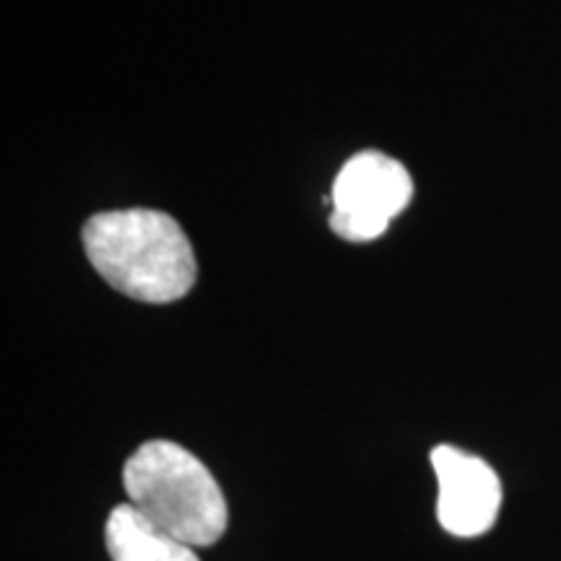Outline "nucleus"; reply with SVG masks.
Returning <instances> with one entry per match:
<instances>
[{"instance_id":"20e7f679","label":"nucleus","mask_w":561,"mask_h":561,"mask_svg":"<svg viewBox=\"0 0 561 561\" xmlns=\"http://www.w3.org/2000/svg\"><path fill=\"white\" fill-rule=\"evenodd\" d=\"M437 476V520L458 538H476L494 528L502 507V481L479 455L437 445L432 450Z\"/></svg>"},{"instance_id":"39448f33","label":"nucleus","mask_w":561,"mask_h":561,"mask_svg":"<svg viewBox=\"0 0 561 561\" xmlns=\"http://www.w3.org/2000/svg\"><path fill=\"white\" fill-rule=\"evenodd\" d=\"M104 543L112 561H201L193 546L153 528L130 502L110 512Z\"/></svg>"},{"instance_id":"f257e3e1","label":"nucleus","mask_w":561,"mask_h":561,"mask_svg":"<svg viewBox=\"0 0 561 561\" xmlns=\"http://www.w3.org/2000/svg\"><path fill=\"white\" fill-rule=\"evenodd\" d=\"M81 240L94 271L125 297L167 305L193 289V244L164 210H104L83 224Z\"/></svg>"},{"instance_id":"f03ea898","label":"nucleus","mask_w":561,"mask_h":561,"mask_svg":"<svg viewBox=\"0 0 561 561\" xmlns=\"http://www.w3.org/2000/svg\"><path fill=\"white\" fill-rule=\"evenodd\" d=\"M128 502L153 528L203 549L227 533L229 507L206 462L170 439H151L123 468Z\"/></svg>"},{"instance_id":"7ed1b4c3","label":"nucleus","mask_w":561,"mask_h":561,"mask_svg":"<svg viewBox=\"0 0 561 561\" xmlns=\"http://www.w3.org/2000/svg\"><path fill=\"white\" fill-rule=\"evenodd\" d=\"M413 180L398 159L362 151L341 167L333 182L331 229L341 240L371 242L409 208Z\"/></svg>"}]
</instances>
